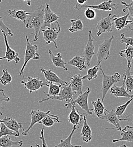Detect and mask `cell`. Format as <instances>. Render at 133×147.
Wrapping results in <instances>:
<instances>
[{
	"label": "cell",
	"mask_w": 133,
	"mask_h": 147,
	"mask_svg": "<svg viewBox=\"0 0 133 147\" xmlns=\"http://www.w3.org/2000/svg\"><path fill=\"white\" fill-rule=\"evenodd\" d=\"M119 121H127L133 123V113L128 115H125L124 117H121V118H119Z\"/></svg>",
	"instance_id": "obj_43"
},
{
	"label": "cell",
	"mask_w": 133,
	"mask_h": 147,
	"mask_svg": "<svg viewBox=\"0 0 133 147\" xmlns=\"http://www.w3.org/2000/svg\"><path fill=\"white\" fill-rule=\"evenodd\" d=\"M128 147V146H126V144H124V145H122L121 146H119V147Z\"/></svg>",
	"instance_id": "obj_50"
},
{
	"label": "cell",
	"mask_w": 133,
	"mask_h": 147,
	"mask_svg": "<svg viewBox=\"0 0 133 147\" xmlns=\"http://www.w3.org/2000/svg\"><path fill=\"white\" fill-rule=\"evenodd\" d=\"M118 4H115L113 3L112 0H109L107 2H103L99 5H80L76 3L74 6V8L77 10L86 9L87 8H91L93 9L101 10L104 11H112L113 10H117L118 9Z\"/></svg>",
	"instance_id": "obj_8"
},
{
	"label": "cell",
	"mask_w": 133,
	"mask_h": 147,
	"mask_svg": "<svg viewBox=\"0 0 133 147\" xmlns=\"http://www.w3.org/2000/svg\"><path fill=\"white\" fill-rule=\"evenodd\" d=\"M22 75L23 80L21 81V83L23 84L24 87L29 91L30 93L38 91L39 89L42 88L44 86H46L47 84V82H44L41 80L39 78H34L28 76L27 78H25L23 74Z\"/></svg>",
	"instance_id": "obj_6"
},
{
	"label": "cell",
	"mask_w": 133,
	"mask_h": 147,
	"mask_svg": "<svg viewBox=\"0 0 133 147\" xmlns=\"http://www.w3.org/2000/svg\"><path fill=\"white\" fill-rule=\"evenodd\" d=\"M124 79L123 83H124L126 90L128 92H132L133 91V78L132 76V73L130 70H126V73L123 74Z\"/></svg>",
	"instance_id": "obj_32"
},
{
	"label": "cell",
	"mask_w": 133,
	"mask_h": 147,
	"mask_svg": "<svg viewBox=\"0 0 133 147\" xmlns=\"http://www.w3.org/2000/svg\"><path fill=\"white\" fill-rule=\"evenodd\" d=\"M44 128L41 129V131L40 132V139L42 142V147H48L47 144L45 137H44Z\"/></svg>",
	"instance_id": "obj_44"
},
{
	"label": "cell",
	"mask_w": 133,
	"mask_h": 147,
	"mask_svg": "<svg viewBox=\"0 0 133 147\" xmlns=\"http://www.w3.org/2000/svg\"><path fill=\"white\" fill-rule=\"evenodd\" d=\"M61 122V121H60L59 119L58 115L51 114L50 115H48L45 117L44 118H43L38 123L42 124L45 127H52V126H53L55 122L59 123Z\"/></svg>",
	"instance_id": "obj_30"
},
{
	"label": "cell",
	"mask_w": 133,
	"mask_h": 147,
	"mask_svg": "<svg viewBox=\"0 0 133 147\" xmlns=\"http://www.w3.org/2000/svg\"><path fill=\"white\" fill-rule=\"evenodd\" d=\"M1 31L2 33V35H3V38H4L5 44L6 46V53H5V56L0 57V60L6 59L7 60L8 62H10L11 61H15L16 64L18 63V62L20 60V59L19 57V54L18 53H17L14 50H13V49H11L10 48V47L9 44V42H8L7 35H6V33L3 30H1Z\"/></svg>",
	"instance_id": "obj_11"
},
{
	"label": "cell",
	"mask_w": 133,
	"mask_h": 147,
	"mask_svg": "<svg viewBox=\"0 0 133 147\" xmlns=\"http://www.w3.org/2000/svg\"><path fill=\"white\" fill-rule=\"evenodd\" d=\"M40 71L44 74L46 81L48 82L56 83L61 85H69V83H68L62 79H61L57 74L55 73L52 71V70H47L43 67H41Z\"/></svg>",
	"instance_id": "obj_15"
},
{
	"label": "cell",
	"mask_w": 133,
	"mask_h": 147,
	"mask_svg": "<svg viewBox=\"0 0 133 147\" xmlns=\"http://www.w3.org/2000/svg\"><path fill=\"white\" fill-rule=\"evenodd\" d=\"M126 27L129 30L133 31V20H128V24Z\"/></svg>",
	"instance_id": "obj_46"
},
{
	"label": "cell",
	"mask_w": 133,
	"mask_h": 147,
	"mask_svg": "<svg viewBox=\"0 0 133 147\" xmlns=\"http://www.w3.org/2000/svg\"><path fill=\"white\" fill-rule=\"evenodd\" d=\"M1 122H3V119H0V129L1 126Z\"/></svg>",
	"instance_id": "obj_51"
},
{
	"label": "cell",
	"mask_w": 133,
	"mask_h": 147,
	"mask_svg": "<svg viewBox=\"0 0 133 147\" xmlns=\"http://www.w3.org/2000/svg\"><path fill=\"white\" fill-rule=\"evenodd\" d=\"M128 10H129V18H133V6H127L126 8L122 10L123 12H126V11Z\"/></svg>",
	"instance_id": "obj_45"
},
{
	"label": "cell",
	"mask_w": 133,
	"mask_h": 147,
	"mask_svg": "<svg viewBox=\"0 0 133 147\" xmlns=\"http://www.w3.org/2000/svg\"><path fill=\"white\" fill-rule=\"evenodd\" d=\"M83 119V116L77 109L75 104L72 107V111L68 116L69 122L74 126L80 127V123Z\"/></svg>",
	"instance_id": "obj_17"
},
{
	"label": "cell",
	"mask_w": 133,
	"mask_h": 147,
	"mask_svg": "<svg viewBox=\"0 0 133 147\" xmlns=\"http://www.w3.org/2000/svg\"><path fill=\"white\" fill-rule=\"evenodd\" d=\"M72 26L69 28V31L72 32H76L78 31H82L83 29V24L82 20L80 19H71Z\"/></svg>",
	"instance_id": "obj_35"
},
{
	"label": "cell",
	"mask_w": 133,
	"mask_h": 147,
	"mask_svg": "<svg viewBox=\"0 0 133 147\" xmlns=\"http://www.w3.org/2000/svg\"><path fill=\"white\" fill-rule=\"evenodd\" d=\"M23 144L22 140L13 142L9 135L3 136L0 138V147H12L13 146L21 147Z\"/></svg>",
	"instance_id": "obj_28"
},
{
	"label": "cell",
	"mask_w": 133,
	"mask_h": 147,
	"mask_svg": "<svg viewBox=\"0 0 133 147\" xmlns=\"http://www.w3.org/2000/svg\"><path fill=\"white\" fill-rule=\"evenodd\" d=\"M120 42L121 43H125L126 45H131L133 47V37H126L124 33L121 34Z\"/></svg>",
	"instance_id": "obj_42"
},
{
	"label": "cell",
	"mask_w": 133,
	"mask_h": 147,
	"mask_svg": "<svg viewBox=\"0 0 133 147\" xmlns=\"http://www.w3.org/2000/svg\"><path fill=\"white\" fill-rule=\"evenodd\" d=\"M83 125L80 133L81 139L84 142L88 143L92 139V131L87 122L86 116H83Z\"/></svg>",
	"instance_id": "obj_22"
},
{
	"label": "cell",
	"mask_w": 133,
	"mask_h": 147,
	"mask_svg": "<svg viewBox=\"0 0 133 147\" xmlns=\"http://www.w3.org/2000/svg\"><path fill=\"white\" fill-rule=\"evenodd\" d=\"M24 2H25L27 5L31 6V0H23Z\"/></svg>",
	"instance_id": "obj_49"
},
{
	"label": "cell",
	"mask_w": 133,
	"mask_h": 147,
	"mask_svg": "<svg viewBox=\"0 0 133 147\" xmlns=\"http://www.w3.org/2000/svg\"><path fill=\"white\" fill-rule=\"evenodd\" d=\"M56 23L58 26V30H57L56 28H55V27L52 28L47 27L45 28L41 32H43V38L45 41L46 44H49L51 42H53L56 48H57L58 47L57 45L56 40L61 31V27L59 23L57 21L56 22Z\"/></svg>",
	"instance_id": "obj_7"
},
{
	"label": "cell",
	"mask_w": 133,
	"mask_h": 147,
	"mask_svg": "<svg viewBox=\"0 0 133 147\" xmlns=\"http://www.w3.org/2000/svg\"><path fill=\"white\" fill-rule=\"evenodd\" d=\"M59 18V16H58L55 13L53 12L51 10L49 4L46 3L44 7V23L41 28V31L45 28L47 27H51V25L52 24V23L56 22Z\"/></svg>",
	"instance_id": "obj_14"
},
{
	"label": "cell",
	"mask_w": 133,
	"mask_h": 147,
	"mask_svg": "<svg viewBox=\"0 0 133 147\" xmlns=\"http://www.w3.org/2000/svg\"><path fill=\"white\" fill-rule=\"evenodd\" d=\"M119 55L121 57L126 59L128 62L127 70H130L132 68V64L133 62V47L131 45H126V49L121 51L119 52Z\"/></svg>",
	"instance_id": "obj_25"
},
{
	"label": "cell",
	"mask_w": 133,
	"mask_h": 147,
	"mask_svg": "<svg viewBox=\"0 0 133 147\" xmlns=\"http://www.w3.org/2000/svg\"><path fill=\"white\" fill-rule=\"evenodd\" d=\"M114 38V36H112L108 39H105L103 43L99 45L97 53L96 55L97 58V65H99L102 61L109 59L111 47Z\"/></svg>",
	"instance_id": "obj_5"
},
{
	"label": "cell",
	"mask_w": 133,
	"mask_h": 147,
	"mask_svg": "<svg viewBox=\"0 0 133 147\" xmlns=\"http://www.w3.org/2000/svg\"><path fill=\"white\" fill-rule=\"evenodd\" d=\"M71 82H70L72 90L73 92H76V94L80 95L82 93L83 82L82 76L80 74H78L74 75L73 77H70Z\"/></svg>",
	"instance_id": "obj_18"
},
{
	"label": "cell",
	"mask_w": 133,
	"mask_h": 147,
	"mask_svg": "<svg viewBox=\"0 0 133 147\" xmlns=\"http://www.w3.org/2000/svg\"><path fill=\"white\" fill-rule=\"evenodd\" d=\"M100 70H101L103 74V83L101 87V102H103L104 98L107 94L108 92L109 91L110 88L117 82H119L121 79V75L118 73H115L113 75H107L104 73L103 70L102 69L101 64L99 65Z\"/></svg>",
	"instance_id": "obj_2"
},
{
	"label": "cell",
	"mask_w": 133,
	"mask_h": 147,
	"mask_svg": "<svg viewBox=\"0 0 133 147\" xmlns=\"http://www.w3.org/2000/svg\"><path fill=\"white\" fill-rule=\"evenodd\" d=\"M121 3L122 5H124L126 6V7H127V6H133V0L131 3H129V4L127 3H126L125 2H123V1H121Z\"/></svg>",
	"instance_id": "obj_47"
},
{
	"label": "cell",
	"mask_w": 133,
	"mask_h": 147,
	"mask_svg": "<svg viewBox=\"0 0 133 147\" xmlns=\"http://www.w3.org/2000/svg\"><path fill=\"white\" fill-rule=\"evenodd\" d=\"M2 1V0H0V3H1V2Z\"/></svg>",
	"instance_id": "obj_53"
},
{
	"label": "cell",
	"mask_w": 133,
	"mask_h": 147,
	"mask_svg": "<svg viewBox=\"0 0 133 147\" xmlns=\"http://www.w3.org/2000/svg\"><path fill=\"white\" fill-rule=\"evenodd\" d=\"M76 94V92H73L72 90L71 86L69 83V85H61V90L59 94L55 97H50L47 98H43L41 100L37 101L38 103H41L50 100H57L59 101H66V102H70L73 100V96Z\"/></svg>",
	"instance_id": "obj_3"
},
{
	"label": "cell",
	"mask_w": 133,
	"mask_h": 147,
	"mask_svg": "<svg viewBox=\"0 0 133 147\" xmlns=\"http://www.w3.org/2000/svg\"><path fill=\"white\" fill-rule=\"evenodd\" d=\"M133 100V97L131 98L129 100H128L125 104H123L122 105H120L118 107H117L115 108V114L117 115V116H119V117H122V115L124 113V112L125 111L126 109H127V107H128V105L130 104V103Z\"/></svg>",
	"instance_id": "obj_38"
},
{
	"label": "cell",
	"mask_w": 133,
	"mask_h": 147,
	"mask_svg": "<svg viewBox=\"0 0 133 147\" xmlns=\"http://www.w3.org/2000/svg\"><path fill=\"white\" fill-rule=\"evenodd\" d=\"M0 54H1V53H0Z\"/></svg>",
	"instance_id": "obj_55"
},
{
	"label": "cell",
	"mask_w": 133,
	"mask_h": 147,
	"mask_svg": "<svg viewBox=\"0 0 133 147\" xmlns=\"http://www.w3.org/2000/svg\"><path fill=\"white\" fill-rule=\"evenodd\" d=\"M5 135L14 136L16 137L19 136V135L16 132L9 129L3 122H1V126L0 129V138Z\"/></svg>",
	"instance_id": "obj_36"
},
{
	"label": "cell",
	"mask_w": 133,
	"mask_h": 147,
	"mask_svg": "<svg viewBox=\"0 0 133 147\" xmlns=\"http://www.w3.org/2000/svg\"><path fill=\"white\" fill-rule=\"evenodd\" d=\"M2 76L0 78V83L3 86L11 83L12 81V76L9 73L8 70L7 69H3L2 70Z\"/></svg>",
	"instance_id": "obj_37"
},
{
	"label": "cell",
	"mask_w": 133,
	"mask_h": 147,
	"mask_svg": "<svg viewBox=\"0 0 133 147\" xmlns=\"http://www.w3.org/2000/svg\"><path fill=\"white\" fill-rule=\"evenodd\" d=\"M99 70L100 66L98 65H96L88 70L87 75L82 76V79H87L88 81H91L92 79H96L97 77V73Z\"/></svg>",
	"instance_id": "obj_34"
},
{
	"label": "cell",
	"mask_w": 133,
	"mask_h": 147,
	"mask_svg": "<svg viewBox=\"0 0 133 147\" xmlns=\"http://www.w3.org/2000/svg\"><path fill=\"white\" fill-rule=\"evenodd\" d=\"M91 91V89L89 87H87L85 92L78 95L76 99L73 100V104H77L83 110L86 111L87 115H92V111L89 109L88 103V96Z\"/></svg>",
	"instance_id": "obj_13"
},
{
	"label": "cell",
	"mask_w": 133,
	"mask_h": 147,
	"mask_svg": "<svg viewBox=\"0 0 133 147\" xmlns=\"http://www.w3.org/2000/svg\"><path fill=\"white\" fill-rule=\"evenodd\" d=\"M94 40V37L92 35V31L89 30L87 43L86 47H84V49L83 52L84 57L86 58V62L87 63L88 66L90 65L92 58L95 55Z\"/></svg>",
	"instance_id": "obj_12"
},
{
	"label": "cell",
	"mask_w": 133,
	"mask_h": 147,
	"mask_svg": "<svg viewBox=\"0 0 133 147\" xmlns=\"http://www.w3.org/2000/svg\"><path fill=\"white\" fill-rule=\"evenodd\" d=\"M85 63L86 58L84 57H81L79 55L75 56L66 63V64L76 67L80 71L86 70L87 69V66Z\"/></svg>",
	"instance_id": "obj_26"
},
{
	"label": "cell",
	"mask_w": 133,
	"mask_h": 147,
	"mask_svg": "<svg viewBox=\"0 0 133 147\" xmlns=\"http://www.w3.org/2000/svg\"><path fill=\"white\" fill-rule=\"evenodd\" d=\"M30 13H27L23 10H16L14 9L13 10H9L7 11V16L10 18L17 19V20L23 22V23H26L28 15Z\"/></svg>",
	"instance_id": "obj_24"
},
{
	"label": "cell",
	"mask_w": 133,
	"mask_h": 147,
	"mask_svg": "<svg viewBox=\"0 0 133 147\" xmlns=\"http://www.w3.org/2000/svg\"><path fill=\"white\" fill-rule=\"evenodd\" d=\"M46 86L48 87L49 88V92L48 93L45 92H44V93L48 96V97H50L56 96L59 94L61 90V84L57 86L56 84H53V83L47 82V84Z\"/></svg>",
	"instance_id": "obj_33"
},
{
	"label": "cell",
	"mask_w": 133,
	"mask_h": 147,
	"mask_svg": "<svg viewBox=\"0 0 133 147\" xmlns=\"http://www.w3.org/2000/svg\"><path fill=\"white\" fill-rule=\"evenodd\" d=\"M132 77H133V75H132Z\"/></svg>",
	"instance_id": "obj_54"
},
{
	"label": "cell",
	"mask_w": 133,
	"mask_h": 147,
	"mask_svg": "<svg viewBox=\"0 0 133 147\" xmlns=\"http://www.w3.org/2000/svg\"><path fill=\"white\" fill-rule=\"evenodd\" d=\"M129 17V14H127L126 16L122 17H118L115 15L112 21L114 22V27L118 30L120 31L122 28L126 27L128 24V18Z\"/></svg>",
	"instance_id": "obj_29"
},
{
	"label": "cell",
	"mask_w": 133,
	"mask_h": 147,
	"mask_svg": "<svg viewBox=\"0 0 133 147\" xmlns=\"http://www.w3.org/2000/svg\"><path fill=\"white\" fill-rule=\"evenodd\" d=\"M111 93L114 95L116 97H127V98H132L133 97V94H130L128 92L126 91L125 88V86L124 83L121 87L113 85L110 88Z\"/></svg>",
	"instance_id": "obj_23"
},
{
	"label": "cell",
	"mask_w": 133,
	"mask_h": 147,
	"mask_svg": "<svg viewBox=\"0 0 133 147\" xmlns=\"http://www.w3.org/2000/svg\"><path fill=\"white\" fill-rule=\"evenodd\" d=\"M84 16L87 19L92 20L95 18L96 14L94 9L88 7L86 9V10L84 11Z\"/></svg>",
	"instance_id": "obj_41"
},
{
	"label": "cell",
	"mask_w": 133,
	"mask_h": 147,
	"mask_svg": "<svg viewBox=\"0 0 133 147\" xmlns=\"http://www.w3.org/2000/svg\"><path fill=\"white\" fill-rule=\"evenodd\" d=\"M0 30L5 31V32L8 35H9L10 36H13V34L11 30L8 27H7L5 25V24L3 23V19L2 17H0Z\"/></svg>",
	"instance_id": "obj_40"
},
{
	"label": "cell",
	"mask_w": 133,
	"mask_h": 147,
	"mask_svg": "<svg viewBox=\"0 0 133 147\" xmlns=\"http://www.w3.org/2000/svg\"><path fill=\"white\" fill-rule=\"evenodd\" d=\"M30 147H40V146L38 145V144H36V146H35V147H33L32 146H31Z\"/></svg>",
	"instance_id": "obj_52"
},
{
	"label": "cell",
	"mask_w": 133,
	"mask_h": 147,
	"mask_svg": "<svg viewBox=\"0 0 133 147\" xmlns=\"http://www.w3.org/2000/svg\"><path fill=\"white\" fill-rule=\"evenodd\" d=\"M101 119L106 120L107 122L112 124L114 126L113 128H107V129H115L119 131H122V127L119 122V119L115 114L114 109H112L111 111H109L107 114L105 113V114L102 117Z\"/></svg>",
	"instance_id": "obj_16"
},
{
	"label": "cell",
	"mask_w": 133,
	"mask_h": 147,
	"mask_svg": "<svg viewBox=\"0 0 133 147\" xmlns=\"http://www.w3.org/2000/svg\"><path fill=\"white\" fill-rule=\"evenodd\" d=\"M26 39L27 42L25 54H24V62L19 71V76L22 75L23 74V71L26 67L27 64L31 59H39L40 55L37 53L38 47L37 45H32L29 41V38L26 35Z\"/></svg>",
	"instance_id": "obj_4"
},
{
	"label": "cell",
	"mask_w": 133,
	"mask_h": 147,
	"mask_svg": "<svg viewBox=\"0 0 133 147\" xmlns=\"http://www.w3.org/2000/svg\"><path fill=\"white\" fill-rule=\"evenodd\" d=\"M115 15L112 16V14H109L105 18L101 19L96 25V28L98 32L97 33V36H100L103 33L105 32H112L113 21L112 19L114 18Z\"/></svg>",
	"instance_id": "obj_9"
},
{
	"label": "cell",
	"mask_w": 133,
	"mask_h": 147,
	"mask_svg": "<svg viewBox=\"0 0 133 147\" xmlns=\"http://www.w3.org/2000/svg\"><path fill=\"white\" fill-rule=\"evenodd\" d=\"M120 139H114L113 140V143H116L120 141H126L128 142H133V126H126L124 129H122L121 131Z\"/></svg>",
	"instance_id": "obj_19"
},
{
	"label": "cell",
	"mask_w": 133,
	"mask_h": 147,
	"mask_svg": "<svg viewBox=\"0 0 133 147\" xmlns=\"http://www.w3.org/2000/svg\"><path fill=\"white\" fill-rule=\"evenodd\" d=\"M44 7L45 6L44 5H41L33 13H30L27 19L26 27L27 28H34L35 30V34L31 33V35L35 36L31 43L34 41H38L40 36L41 28L44 23Z\"/></svg>",
	"instance_id": "obj_1"
},
{
	"label": "cell",
	"mask_w": 133,
	"mask_h": 147,
	"mask_svg": "<svg viewBox=\"0 0 133 147\" xmlns=\"http://www.w3.org/2000/svg\"><path fill=\"white\" fill-rule=\"evenodd\" d=\"M10 100V97L5 93L4 90L3 89H0V115H2L3 114L2 112V109H3V107H2V102L3 101L9 102Z\"/></svg>",
	"instance_id": "obj_39"
},
{
	"label": "cell",
	"mask_w": 133,
	"mask_h": 147,
	"mask_svg": "<svg viewBox=\"0 0 133 147\" xmlns=\"http://www.w3.org/2000/svg\"><path fill=\"white\" fill-rule=\"evenodd\" d=\"M3 123L10 129L16 132L19 135V129H23V131H24V128L23 127V123H19L17 122L16 119L13 118V117H5L3 119Z\"/></svg>",
	"instance_id": "obj_21"
},
{
	"label": "cell",
	"mask_w": 133,
	"mask_h": 147,
	"mask_svg": "<svg viewBox=\"0 0 133 147\" xmlns=\"http://www.w3.org/2000/svg\"><path fill=\"white\" fill-rule=\"evenodd\" d=\"M79 127L74 126L71 133L68 136V137L64 140H63V139L61 140L60 143L57 144L55 147H82V146H74L72 144V136L74 133L75 131L77 129H79Z\"/></svg>",
	"instance_id": "obj_31"
},
{
	"label": "cell",
	"mask_w": 133,
	"mask_h": 147,
	"mask_svg": "<svg viewBox=\"0 0 133 147\" xmlns=\"http://www.w3.org/2000/svg\"><path fill=\"white\" fill-rule=\"evenodd\" d=\"M87 0H76L77 3L80 4V5H83L85 3Z\"/></svg>",
	"instance_id": "obj_48"
},
{
	"label": "cell",
	"mask_w": 133,
	"mask_h": 147,
	"mask_svg": "<svg viewBox=\"0 0 133 147\" xmlns=\"http://www.w3.org/2000/svg\"><path fill=\"white\" fill-rule=\"evenodd\" d=\"M51 114V110H48L46 112L40 110H32L31 111V122L29 127L26 131L22 132V135L23 136H26L30 135L29 132L32 127L36 124L39 123V122L45 117Z\"/></svg>",
	"instance_id": "obj_10"
},
{
	"label": "cell",
	"mask_w": 133,
	"mask_h": 147,
	"mask_svg": "<svg viewBox=\"0 0 133 147\" xmlns=\"http://www.w3.org/2000/svg\"><path fill=\"white\" fill-rule=\"evenodd\" d=\"M91 104L94 106V109H92L94 111L96 115L99 118L101 119L102 118V117L105 114V111H107V113L109 111L105 109L100 98H97L96 101H91Z\"/></svg>",
	"instance_id": "obj_27"
},
{
	"label": "cell",
	"mask_w": 133,
	"mask_h": 147,
	"mask_svg": "<svg viewBox=\"0 0 133 147\" xmlns=\"http://www.w3.org/2000/svg\"><path fill=\"white\" fill-rule=\"evenodd\" d=\"M48 52L52 63L55 67L57 68H61L65 71H68V68H66L65 66L66 63L63 60L62 56L60 53H58L57 55H55L52 53L51 49H49Z\"/></svg>",
	"instance_id": "obj_20"
}]
</instances>
